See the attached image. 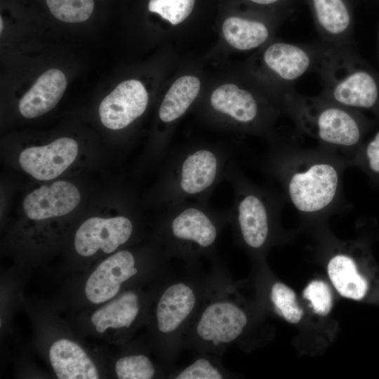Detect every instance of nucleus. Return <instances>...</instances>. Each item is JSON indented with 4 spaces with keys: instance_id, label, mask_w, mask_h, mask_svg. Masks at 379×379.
I'll list each match as a JSON object with an SVG mask.
<instances>
[{
    "instance_id": "nucleus-21",
    "label": "nucleus",
    "mask_w": 379,
    "mask_h": 379,
    "mask_svg": "<svg viewBox=\"0 0 379 379\" xmlns=\"http://www.w3.org/2000/svg\"><path fill=\"white\" fill-rule=\"evenodd\" d=\"M172 232L175 237L194 241L202 247L211 246L217 235L210 219L201 211L194 208L183 211L173 220Z\"/></svg>"
},
{
    "instance_id": "nucleus-7",
    "label": "nucleus",
    "mask_w": 379,
    "mask_h": 379,
    "mask_svg": "<svg viewBox=\"0 0 379 379\" xmlns=\"http://www.w3.org/2000/svg\"><path fill=\"white\" fill-rule=\"evenodd\" d=\"M78 154L77 142L60 138L51 143L25 149L19 156L22 168L39 180H49L62 174Z\"/></svg>"
},
{
    "instance_id": "nucleus-12",
    "label": "nucleus",
    "mask_w": 379,
    "mask_h": 379,
    "mask_svg": "<svg viewBox=\"0 0 379 379\" xmlns=\"http://www.w3.org/2000/svg\"><path fill=\"white\" fill-rule=\"evenodd\" d=\"M67 86L62 72L51 69L42 74L19 102V110L25 118L32 119L51 110L61 99Z\"/></svg>"
},
{
    "instance_id": "nucleus-24",
    "label": "nucleus",
    "mask_w": 379,
    "mask_h": 379,
    "mask_svg": "<svg viewBox=\"0 0 379 379\" xmlns=\"http://www.w3.org/2000/svg\"><path fill=\"white\" fill-rule=\"evenodd\" d=\"M51 13L58 20L70 23L84 22L89 18L93 0H46Z\"/></svg>"
},
{
    "instance_id": "nucleus-32",
    "label": "nucleus",
    "mask_w": 379,
    "mask_h": 379,
    "mask_svg": "<svg viewBox=\"0 0 379 379\" xmlns=\"http://www.w3.org/2000/svg\"><path fill=\"white\" fill-rule=\"evenodd\" d=\"M378 47H379V30H378Z\"/></svg>"
},
{
    "instance_id": "nucleus-15",
    "label": "nucleus",
    "mask_w": 379,
    "mask_h": 379,
    "mask_svg": "<svg viewBox=\"0 0 379 379\" xmlns=\"http://www.w3.org/2000/svg\"><path fill=\"white\" fill-rule=\"evenodd\" d=\"M211 102L216 111L228 114L242 124L256 121L260 113L257 98L251 91L234 84L217 88L211 95Z\"/></svg>"
},
{
    "instance_id": "nucleus-6",
    "label": "nucleus",
    "mask_w": 379,
    "mask_h": 379,
    "mask_svg": "<svg viewBox=\"0 0 379 379\" xmlns=\"http://www.w3.org/2000/svg\"><path fill=\"white\" fill-rule=\"evenodd\" d=\"M147 103V92L140 81H124L102 100L100 121L109 129H122L144 113Z\"/></svg>"
},
{
    "instance_id": "nucleus-13",
    "label": "nucleus",
    "mask_w": 379,
    "mask_h": 379,
    "mask_svg": "<svg viewBox=\"0 0 379 379\" xmlns=\"http://www.w3.org/2000/svg\"><path fill=\"white\" fill-rule=\"evenodd\" d=\"M49 359L59 379H97L98 370L84 350L67 340L55 341L49 350Z\"/></svg>"
},
{
    "instance_id": "nucleus-2",
    "label": "nucleus",
    "mask_w": 379,
    "mask_h": 379,
    "mask_svg": "<svg viewBox=\"0 0 379 379\" xmlns=\"http://www.w3.org/2000/svg\"><path fill=\"white\" fill-rule=\"evenodd\" d=\"M284 110L302 133L352 161L376 124L362 112L318 95H301L292 91L283 98Z\"/></svg>"
},
{
    "instance_id": "nucleus-4",
    "label": "nucleus",
    "mask_w": 379,
    "mask_h": 379,
    "mask_svg": "<svg viewBox=\"0 0 379 379\" xmlns=\"http://www.w3.org/2000/svg\"><path fill=\"white\" fill-rule=\"evenodd\" d=\"M324 44H300L275 41L264 50L262 60L266 69L281 84L284 93L294 91L293 84L311 70H316Z\"/></svg>"
},
{
    "instance_id": "nucleus-26",
    "label": "nucleus",
    "mask_w": 379,
    "mask_h": 379,
    "mask_svg": "<svg viewBox=\"0 0 379 379\" xmlns=\"http://www.w3.org/2000/svg\"><path fill=\"white\" fill-rule=\"evenodd\" d=\"M115 371L119 379H150L155 373L149 358L142 354L120 358L116 362Z\"/></svg>"
},
{
    "instance_id": "nucleus-27",
    "label": "nucleus",
    "mask_w": 379,
    "mask_h": 379,
    "mask_svg": "<svg viewBox=\"0 0 379 379\" xmlns=\"http://www.w3.org/2000/svg\"><path fill=\"white\" fill-rule=\"evenodd\" d=\"M195 0H149L148 10L158 13L172 25L184 21L191 13Z\"/></svg>"
},
{
    "instance_id": "nucleus-28",
    "label": "nucleus",
    "mask_w": 379,
    "mask_h": 379,
    "mask_svg": "<svg viewBox=\"0 0 379 379\" xmlns=\"http://www.w3.org/2000/svg\"><path fill=\"white\" fill-rule=\"evenodd\" d=\"M303 297L310 302L314 312L321 316L327 315L332 308L333 298L328 284L323 281H311L303 291Z\"/></svg>"
},
{
    "instance_id": "nucleus-10",
    "label": "nucleus",
    "mask_w": 379,
    "mask_h": 379,
    "mask_svg": "<svg viewBox=\"0 0 379 379\" xmlns=\"http://www.w3.org/2000/svg\"><path fill=\"white\" fill-rule=\"evenodd\" d=\"M80 199V192L72 183L59 180L50 186L43 185L27 195L23 209L29 219L41 220L70 213Z\"/></svg>"
},
{
    "instance_id": "nucleus-23",
    "label": "nucleus",
    "mask_w": 379,
    "mask_h": 379,
    "mask_svg": "<svg viewBox=\"0 0 379 379\" xmlns=\"http://www.w3.org/2000/svg\"><path fill=\"white\" fill-rule=\"evenodd\" d=\"M351 166L361 169L372 183L379 186V129L365 140L354 155Z\"/></svg>"
},
{
    "instance_id": "nucleus-11",
    "label": "nucleus",
    "mask_w": 379,
    "mask_h": 379,
    "mask_svg": "<svg viewBox=\"0 0 379 379\" xmlns=\"http://www.w3.org/2000/svg\"><path fill=\"white\" fill-rule=\"evenodd\" d=\"M246 324V315L241 308L232 302H218L205 309L197 332L202 340L218 345L237 339Z\"/></svg>"
},
{
    "instance_id": "nucleus-22",
    "label": "nucleus",
    "mask_w": 379,
    "mask_h": 379,
    "mask_svg": "<svg viewBox=\"0 0 379 379\" xmlns=\"http://www.w3.org/2000/svg\"><path fill=\"white\" fill-rule=\"evenodd\" d=\"M200 81L193 76L178 79L166 93L159 116L164 122H171L182 116L195 100L200 90Z\"/></svg>"
},
{
    "instance_id": "nucleus-17",
    "label": "nucleus",
    "mask_w": 379,
    "mask_h": 379,
    "mask_svg": "<svg viewBox=\"0 0 379 379\" xmlns=\"http://www.w3.org/2000/svg\"><path fill=\"white\" fill-rule=\"evenodd\" d=\"M328 274L338 292L345 298L359 300L368 289L365 278L357 270L354 260L346 253H337L328 263Z\"/></svg>"
},
{
    "instance_id": "nucleus-3",
    "label": "nucleus",
    "mask_w": 379,
    "mask_h": 379,
    "mask_svg": "<svg viewBox=\"0 0 379 379\" xmlns=\"http://www.w3.org/2000/svg\"><path fill=\"white\" fill-rule=\"evenodd\" d=\"M324 46L316 69L323 87L319 95L352 109L371 112L379 118V73L352 48Z\"/></svg>"
},
{
    "instance_id": "nucleus-5",
    "label": "nucleus",
    "mask_w": 379,
    "mask_h": 379,
    "mask_svg": "<svg viewBox=\"0 0 379 379\" xmlns=\"http://www.w3.org/2000/svg\"><path fill=\"white\" fill-rule=\"evenodd\" d=\"M132 231L131 222L124 216L91 218L77 230L74 248L77 253L84 257L93 255L99 249L110 253L128 240Z\"/></svg>"
},
{
    "instance_id": "nucleus-31",
    "label": "nucleus",
    "mask_w": 379,
    "mask_h": 379,
    "mask_svg": "<svg viewBox=\"0 0 379 379\" xmlns=\"http://www.w3.org/2000/svg\"><path fill=\"white\" fill-rule=\"evenodd\" d=\"M0 22H1V24H0V27H1L0 32H2V29H3V25H4V24H3V20H2V18H1H1H0Z\"/></svg>"
},
{
    "instance_id": "nucleus-20",
    "label": "nucleus",
    "mask_w": 379,
    "mask_h": 379,
    "mask_svg": "<svg viewBox=\"0 0 379 379\" xmlns=\"http://www.w3.org/2000/svg\"><path fill=\"white\" fill-rule=\"evenodd\" d=\"M222 29L227 42L241 51L259 47L271 34V30L265 22L241 17L228 18L223 22Z\"/></svg>"
},
{
    "instance_id": "nucleus-9",
    "label": "nucleus",
    "mask_w": 379,
    "mask_h": 379,
    "mask_svg": "<svg viewBox=\"0 0 379 379\" xmlns=\"http://www.w3.org/2000/svg\"><path fill=\"white\" fill-rule=\"evenodd\" d=\"M321 43L333 48H352L353 19L344 0H311Z\"/></svg>"
},
{
    "instance_id": "nucleus-19",
    "label": "nucleus",
    "mask_w": 379,
    "mask_h": 379,
    "mask_svg": "<svg viewBox=\"0 0 379 379\" xmlns=\"http://www.w3.org/2000/svg\"><path fill=\"white\" fill-rule=\"evenodd\" d=\"M217 171L215 156L208 150H199L190 155L182 167L180 186L187 194H197L210 187Z\"/></svg>"
},
{
    "instance_id": "nucleus-18",
    "label": "nucleus",
    "mask_w": 379,
    "mask_h": 379,
    "mask_svg": "<svg viewBox=\"0 0 379 379\" xmlns=\"http://www.w3.org/2000/svg\"><path fill=\"white\" fill-rule=\"evenodd\" d=\"M138 312L137 294L133 291H127L93 312L91 322L96 331L102 333L107 328H128Z\"/></svg>"
},
{
    "instance_id": "nucleus-14",
    "label": "nucleus",
    "mask_w": 379,
    "mask_h": 379,
    "mask_svg": "<svg viewBox=\"0 0 379 379\" xmlns=\"http://www.w3.org/2000/svg\"><path fill=\"white\" fill-rule=\"evenodd\" d=\"M196 298L193 290L183 283L167 288L157 307L159 330L164 333L175 331L193 310Z\"/></svg>"
},
{
    "instance_id": "nucleus-29",
    "label": "nucleus",
    "mask_w": 379,
    "mask_h": 379,
    "mask_svg": "<svg viewBox=\"0 0 379 379\" xmlns=\"http://www.w3.org/2000/svg\"><path fill=\"white\" fill-rule=\"evenodd\" d=\"M177 379H221L222 374L213 366L209 361L199 359L182 371Z\"/></svg>"
},
{
    "instance_id": "nucleus-16",
    "label": "nucleus",
    "mask_w": 379,
    "mask_h": 379,
    "mask_svg": "<svg viewBox=\"0 0 379 379\" xmlns=\"http://www.w3.org/2000/svg\"><path fill=\"white\" fill-rule=\"evenodd\" d=\"M238 220L242 237L253 248L262 247L269 234L267 206L257 194H248L240 201Z\"/></svg>"
},
{
    "instance_id": "nucleus-8",
    "label": "nucleus",
    "mask_w": 379,
    "mask_h": 379,
    "mask_svg": "<svg viewBox=\"0 0 379 379\" xmlns=\"http://www.w3.org/2000/svg\"><path fill=\"white\" fill-rule=\"evenodd\" d=\"M138 272L133 255L119 251L102 262L86 281L85 294L92 303L100 304L114 297L121 284Z\"/></svg>"
},
{
    "instance_id": "nucleus-30",
    "label": "nucleus",
    "mask_w": 379,
    "mask_h": 379,
    "mask_svg": "<svg viewBox=\"0 0 379 379\" xmlns=\"http://www.w3.org/2000/svg\"><path fill=\"white\" fill-rule=\"evenodd\" d=\"M248 1L258 4L269 5V4L277 3L280 0H248Z\"/></svg>"
},
{
    "instance_id": "nucleus-25",
    "label": "nucleus",
    "mask_w": 379,
    "mask_h": 379,
    "mask_svg": "<svg viewBox=\"0 0 379 379\" xmlns=\"http://www.w3.org/2000/svg\"><path fill=\"white\" fill-rule=\"evenodd\" d=\"M270 298L279 313L288 322L298 323L303 314L298 305L295 292L281 282L275 283L271 289Z\"/></svg>"
},
{
    "instance_id": "nucleus-1",
    "label": "nucleus",
    "mask_w": 379,
    "mask_h": 379,
    "mask_svg": "<svg viewBox=\"0 0 379 379\" xmlns=\"http://www.w3.org/2000/svg\"><path fill=\"white\" fill-rule=\"evenodd\" d=\"M349 166L345 157L328 148L290 145L281 155L278 172L290 204L302 215L314 217L340 207Z\"/></svg>"
}]
</instances>
